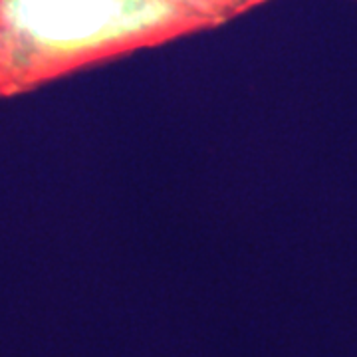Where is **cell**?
Listing matches in <instances>:
<instances>
[{
  "mask_svg": "<svg viewBox=\"0 0 357 357\" xmlns=\"http://www.w3.org/2000/svg\"><path fill=\"white\" fill-rule=\"evenodd\" d=\"M215 26L175 0H0L2 98Z\"/></svg>",
  "mask_w": 357,
  "mask_h": 357,
  "instance_id": "obj_1",
  "label": "cell"
},
{
  "mask_svg": "<svg viewBox=\"0 0 357 357\" xmlns=\"http://www.w3.org/2000/svg\"><path fill=\"white\" fill-rule=\"evenodd\" d=\"M175 2L195 8L197 13L204 14L215 24L220 26L241 14L252 10L260 4H264L268 0H175Z\"/></svg>",
  "mask_w": 357,
  "mask_h": 357,
  "instance_id": "obj_2",
  "label": "cell"
},
{
  "mask_svg": "<svg viewBox=\"0 0 357 357\" xmlns=\"http://www.w3.org/2000/svg\"><path fill=\"white\" fill-rule=\"evenodd\" d=\"M0 98H2V84H0Z\"/></svg>",
  "mask_w": 357,
  "mask_h": 357,
  "instance_id": "obj_3",
  "label": "cell"
}]
</instances>
